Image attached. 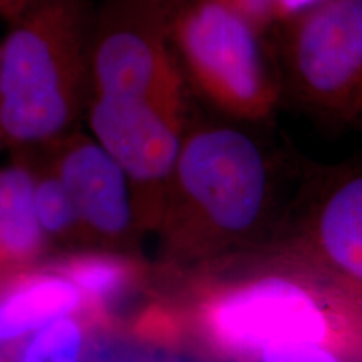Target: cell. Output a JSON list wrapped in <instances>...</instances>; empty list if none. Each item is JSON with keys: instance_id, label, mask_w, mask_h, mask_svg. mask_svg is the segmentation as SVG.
<instances>
[{"instance_id": "obj_10", "label": "cell", "mask_w": 362, "mask_h": 362, "mask_svg": "<svg viewBox=\"0 0 362 362\" xmlns=\"http://www.w3.org/2000/svg\"><path fill=\"white\" fill-rule=\"evenodd\" d=\"M84 305L74 284L59 272L19 280L0 297V344L33 334L42 325L72 315Z\"/></svg>"}, {"instance_id": "obj_13", "label": "cell", "mask_w": 362, "mask_h": 362, "mask_svg": "<svg viewBox=\"0 0 362 362\" xmlns=\"http://www.w3.org/2000/svg\"><path fill=\"white\" fill-rule=\"evenodd\" d=\"M84 351L83 325L67 315L30 334L16 362H83Z\"/></svg>"}, {"instance_id": "obj_5", "label": "cell", "mask_w": 362, "mask_h": 362, "mask_svg": "<svg viewBox=\"0 0 362 362\" xmlns=\"http://www.w3.org/2000/svg\"><path fill=\"white\" fill-rule=\"evenodd\" d=\"M180 0H103L96 6L89 98L188 111L187 81L171 47Z\"/></svg>"}, {"instance_id": "obj_19", "label": "cell", "mask_w": 362, "mask_h": 362, "mask_svg": "<svg viewBox=\"0 0 362 362\" xmlns=\"http://www.w3.org/2000/svg\"><path fill=\"white\" fill-rule=\"evenodd\" d=\"M4 143V139H2V128H0V144Z\"/></svg>"}, {"instance_id": "obj_14", "label": "cell", "mask_w": 362, "mask_h": 362, "mask_svg": "<svg viewBox=\"0 0 362 362\" xmlns=\"http://www.w3.org/2000/svg\"><path fill=\"white\" fill-rule=\"evenodd\" d=\"M34 205L44 233L67 235L81 225L74 203L57 175L35 183Z\"/></svg>"}, {"instance_id": "obj_7", "label": "cell", "mask_w": 362, "mask_h": 362, "mask_svg": "<svg viewBox=\"0 0 362 362\" xmlns=\"http://www.w3.org/2000/svg\"><path fill=\"white\" fill-rule=\"evenodd\" d=\"M296 225L293 269L362 315V163L325 173Z\"/></svg>"}, {"instance_id": "obj_18", "label": "cell", "mask_w": 362, "mask_h": 362, "mask_svg": "<svg viewBox=\"0 0 362 362\" xmlns=\"http://www.w3.org/2000/svg\"><path fill=\"white\" fill-rule=\"evenodd\" d=\"M25 2L27 0H0V19L7 24L8 21H12L21 12Z\"/></svg>"}, {"instance_id": "obj_11", "label": "cell", "mask_w": 362, "mask_h": 362, "mask_svg": "<svg viewBox=\"0 0 362 362\" xmlns=\"http://www.w3.org/2000/svg\"><path fill=\"white\" fill-rule=\"evenodd\" d=\"M35 181L24 166L0 170V262L27 265L37 259L44 230L34 205Z\"/></svg>"}, {"instance_id": "obj_6", "label": "cell", "mask_w": 362, "mask_h": 362, "mask_svg": "<svg viewBox=\"0 0 362 362\" xmlns=\"http://www.w3.org/2000/svg\"><path fill=\"white\" fill-rule=\"evenodd\" d=\"M280 83L329 124H362V0H322L284 22Z\"/></svg>"}, {"instance_id": "obj_17", "label": "cell", "mask_w": 362, "mask_h": 362, "mask_svg": "<svg viewBox=\"0 0 362 362\" xmlns=\"http://www.w3.org/2000/svg\"><path fill=\"white\" fill-rule=\"evenodd\" d=\"M319 2H322V0H274L275 24H284V22L296 17L297 13L314 7Z\"/></svg>"}, {"instance_id": "obj_16", "label": "cell", "mask_w": 362, "mask_h": 362, "mask_svg": "<svg viewBox=\"0 0 362 362\" xmlns=\"http://www.w3.org/2000/svg\"><path fill=\"white\" fill-rule=\"evenodd\" d=\"M250 19L262 30L275 24L274 0H215Z\"/></svg>"}, {"instance_id": "obj_3", "label": "cell", "mask_w": 362, "mask_h": 362, "mask_svg": "<svg viewBox=\"0 0 362 362\" xmlns=\"http://www.w3.org/2000/svg\"><path fill=\"white\" fill-rule=\"evenodd\" d=\"M193 324L208 349L235 362H259L267 347L282 342L362 357V315L298 272L216 284L202 292Z\"/></svg>"}, {"instance_id": "obj_8", "label": "cell", "mask_w": 362, "mask_h": 362, "mask_svg": "<svg viewBox=\"0 0 362 362\" xmlns=\"http://www.w3.org/2000/svg\"><path fill=\"white\" fill-rule=\"evenodd\" d=\"M86 116L93 138L119 163L131 187L138 185L148 189L146 198L155 192L160 216L163 193L188 128V111L93 96Z\"/></svg>"}, {"instance_id": "obj_2", "label": "cell", "mask_w": 362, "mask_h": 362, "mask_svg": "<svg viewBox=\"0 0 362 362\" xmlns=\"http://www.w3.org/2000/svg\"><path fill=\"white\" fill-rule=\"evenodd\" d=\"M93 0H27L0 40V128L13 148L71 133L88 107Z\"/></svg>"}, {"instance_id": "obj_4", "label": "cell", "mask_w": 362, "mask_h": 362, "mask_svg": "<svg viewBox=\"0 0 362 362\" xmlns=\"http://www.w3.org/2000/svg\"><path fill=\"white\" fill-rule=\"evenodd\" d=\"M259 25L215 0H180L171 19V47L187 84L216 110L262 121L277 106L280 71Z\"/></svg>"}, {"instance_id": "obj_9", "label": "cell", "mask_w": 362, "mask_h": 362, "mask_svg": "<svg viewBox=\"0 0 362 362\" xmlns=\"http://www.w3.org/2000/svg\"><path fill=\"white\" fill-rule=\"evenodd\" d=\"M56 153V175L69 193L79 221L103 238H121L134 221L131 181L93 136L67 133L45 143Z\"/></svg>"}, {"instance_id": "obj_15", "label": "cell", "mask_w": 362, "mask_h": 362, "mask_svg": "<svg viewBox=\"0 0 362 362\" xmlns=\"http://www.w3.org/2000/svg\"><path fill=\"white\" fill-rule=\"evenodd\" d=\"M259 362H347V359L319 344L282 342L267 347Z\"/></svg>"}, {"instance_id": "obj_12", "label": "cell", "mask_w": 362, "mask_h": 362, "mask_svg": "<svg viewBox=\"0 0 362 362\" xmlns=\"http://www.w3.org/2000/svg\"><path fill=\"white\" fill-rule=\"evenodd\" d=\"M56 272L78 287L84 305L99 309L128 291L138 275V267L126 257L93 252L67 257L56 267Z\"/></svg>"}, {"instance_id": "obj_1", "label": "cell", "mask_w": 362, "mask_h": 362, "mask_svg": "<svg viewBox=\"0 0 362 362\" xmlns=\"http://www.w3.org/2000/svg\"><path fill=\"white\" fill-rule=\"evenodd\" d=\"M272 205V170L255 139L232 126L185 131L156 226L166 259L193 265L259 232Z\"/></svg>"}]
</instances>
